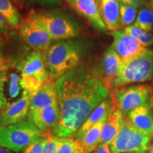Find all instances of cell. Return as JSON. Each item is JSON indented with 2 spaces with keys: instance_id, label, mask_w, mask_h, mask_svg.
<instances>
[{
  "instance_id": "cell-9",
  "label": "cell",
  "mask_w": 153,
  "mask_h": 153,
  "mask_svg": "<svg viewBox=\"0 0 153 153\" xmlns=\"http://www.w3.org/2000/svg\"><path fill=\"white\" fill-rule=\"evenodd\" d=\"M19 33L24 41L34 51H46L52 38L38 19L37 11L30 10L19 26Z\"/></svg>"
},
{
  "instance_id": "cell-4",
  "label": "cell",
  "mask_w": 153,
  "mask_h": 153,
  "mask_svg": "<svg viewBox=\"0 0 153 153\" xmlns=\"http://www.w3.org/2000/svg\"><path fill=\"white\" fill-rule=\"evenodd\" d=\"M22 72V89L33 96L45 83L49 82L45 57L42 51H33L28 53L16 66Z\"/></svg>"
},
{
  "instance_id": "cell-39",
  "label": "cell",
  "mask_w": 153,
  "mask_h": 153,
  "mask_svg": "<svg viewBox=\"0 0 153 153\" xmlns=\"http://www.w3.org/2000/svg\"><path fill=\"white\" fill-rule=\"evenodd\" d=\"M142 1H144L145 4H149L151 1H152V0H142Z\"/></svg>"
},
{
  "instance_id": "cell-30",
  "label": "cell",
  "mask_w": 153,
  "mask_h": 153,
  "mask_svg": "<svg viewBox=\"0 0 153 153\" xmlns=\"http://www.w3.org/2000/svg\"><path fill=\"white\" fill-rule=\"evenodd\" d=\"M9 32V24L1 14H0V35H7Z\"/></svg>"
},
{
  "instance_id": "cell-2",
  "label": "cell",
  "mask_w": 153,
  "mask_h": 153,
  "mask_svg": "<svg viewBox=\"0 0 153 153\" xmlns=\"http://www.w3.org/2000/svg\"><path fill=\"white\" fill-rule=\"evenodd\" d=\"M87 49L83 42L76 40H63L51 45L44 53L49 82L58 79L81 65Z\"/></svg>"
},
{
  "instance_id": "cell-18",
  "label": "cell",
  "mask_w": 153,
  "mask_h": 153,
  "mask_svg": "<svg viewBox=\"0 0 153 153\" xmlns=\"http://www.w3.org/2000/svg\"><path fill=\"white\" fill-rule=\"evenodd\" d=\"M73 9L85 17L95 29L100 32L106 31L107 28L101 18L95 0H76Z\"/></svg>"
},
{
  "instance_id": "cell-31",
  "label": "cell",
  "mask_w": 153,
  "mask_h": 153,
  "mask_svg": "<svg viewBox=\"0 0 153 153\" xmlns=\"http://www.w3.org/2000/svg\"><path fill=\"white\" fill-rule=\"evenodd\" d=\"M91 153H114L111 150L109 145L106 143L100 144L99 146Z\"/></svg>"
},
{
  "instance_id": "cell-23",
  "label": "cell",
  "mask_w": 153,
  "mask_h": 153,
  "mask_svg": "<svg viewBox=\"0 0 153 153\" xmlns=\"http://www.w3.org/2000/svg\"><path fill=\"white\" fill-rule=\"evenodd\" d=\"M0 14H1L11 27L20 25V14L11 0H0Z\"/></svg>"
},
{
  "instance_id": "cell-10",
  "label": "cell",
  "mask_w": 153,
  "mask_h": 153,
  "mask_svg": "<svg viewBox=\"0 0 153 153\" xmlns=\"http://www.w3.org/2000/svg\"><path fill=\"white\" fill-rule=\"evenodd\" d=\"M121 64V59L110 47L104 53L101 60L94 65L91 72L109 91L119 74Z\"/></svg>"
},
{
  "instance_id": "cell-19",
  "label": "cell",
  "mask_w": 153,
  "mask_h": 153,
  "mask_svg": "<svg viewBox=\"0 0 153 153\" xmlns=\"http://www.w3.org/2000/svg\"><path fill=\"white\" fill-rule=\"evenodd\" d=\"M126 115L119 108H114L111 112L108 119L102 126L101 131L100 143L109 145L119 133L125 120Z\"/></svg>"
},
{
  "instance_id": "cell-14",
  "label": "cell",
  "mask_w": 153,
  "mask_h": 153,
  "mask_svg": "<svg viewBox=\"0 0 153 153\" xmlns=\"http://www.w3.org/2000/svg\"><path fill=\"white\" fill-rule=\"evenodd\" d=\"M21 76L16 72L0 76V111L5 110L20 94Z\"/></svg>"
},
{
  "instance_id": "cell-12",
  "label": "cell",
  "mask_w": 153,
  "mask_h": 153,
  "mask_svg": "<svg viewBox=\"0 0 153 153\" xmlns=\"http://www.w3.org/2000/svg\"><path fill=\"white\" fill-rule=\"evenodd\" d=\"M32 96L28 91L24 90L20 99L13 102L0 111V127L14 125L24 120L29 112V104Z\"/></svg>"
},
{
  "instance_id": "cell-25",
  "label": "cell",
  "mask_w": 153,
  "mask_h": 153,
  "mask_svg": "<svg viewBox=\"0 0 153 153\" xmlns=\"http://www.w3.org/2000/svg\"><path fill=\"white\" fill-rule=\"evenodd\" d=\"M57 153H85V152L79 141L70 137H58Z\"/></svg>"
},
{
  "instance_id": "cell-29",
  "label": "cell",
  "mask_w": 153,
  "mask_h": 153,
  "mask_svg": "<svg viewBox=\"0 0 153 153\" xmlns=\"http://www.w3.org/2000/svg\"><path fill=\"white\" fill-rule=\"evenodd\" d=\"M45 141V137L43 136L41 139L38 140L36 143H33L27 148L25 149L23 153H43V145Z\"/></svg>"
},
{
  "instance_id": "cell-21",
  "label": "cell",
  "mask_w": 153,
  "mask_h": 153,
  "mask_svg": "<svg viewBox=\"0 0 153 153\" xmlns=\"http://www.w3.org/2000/svg\"><path fill=\"white\" fill-rule=\"evenodd\" d=\"M108 118L101 120L86 133L79 140L85 153H91L99 146L101 139V131L102 126Z\"/></svg>"
},
{
  "instance_id": "cell-27",
  "label": "cell",
  "mask_w": 153,
  "mask_h": 153,
  "mask_svg": "<svg viewBox=\"0 0 153 153\" xmlns=\"http://www.w3.org/2000/svg\"><path fill=\"white\" fill-rule=\"evenodd\" d=\"M45 141L43 145V153H57L58 137L53 135L50 133H44Z\"/></svg>"
},
{
  "instance_id": "cell-34",
  "label": "cell",
  "mask_w": 153,
  "mask_h": 153,
  "mask_svg": "<svg viewBox=\"0 0 153 153\" xmlns=\"http://www.w3.org/2000/svg\"><path fill=\"white\" fill-rule=\"evenodd\" d=\"M13 2H14L19 7L22 8L24 5V0H11Z\"/></svg>"
},
{
  "instance_id": "cell-22",
  "label": "cell",
  "mask_w": 153,
  "mask_h": 153,
  "mask_svg": "<svg viewBox=\"0 0 153 153\" xmlns=\"http://www.w3.org/2000/svg\"><path fill=\"white\" fill-rule=\"evenodd\" d=\"M133 26L148 33L153 32V9L147 4L139 8L136 20Z\"/></svg>"
},
{
  "instance_id": "cell-17",
  "label": "cell",
  "mask_w": 153,
  "mask_h": 153,
  "mask_svg": "<svg viewBox=\"0 0 153 153\" xmlns=\"http://www.w3.org/2000/svg\"><path fill=\"white\" fill-rule=\"evenodd\" d=\"M153 108L142 106L132 110L126 115L128 119L140 132L153 136Z\"/></svg>"
},
{
  "instance_id": "cell-41",
  "label": "cell",
  "mask_w": 153,
  "mask_h": 153,
  "mask_svg": "<svg viewBox=\"0 0 153 153\" xmlns=\"http://www.w3.org/2000/svg\"><path fill=\"white\" fill-rule=\"evenodd\" d=\"M146 153H149V152H146Z\"/></svg>"
},
{
  "instance_id": "cell-16",
  "label": "cell",
  "mask_w": 153,
  "mask_h": 153,
  "mask_svg": "<svg viewBox=\"0 0 153 153\" xmlns=\"http://www.w3.org/2000/svg\"><path fill=\"white\" fill-rule=\"evenodd\" d=\"M114 105L113 104V101L110 95L104 99L100 104L99 105L87 118L85 123L82 124L79 130L76 132L75 134L72 136L74 139L79 140L85 134L93 127L96 123L101 120L108 118V116L114 108Z\"/></svg>"
},
{
  "instance_id": "cell-24",
  "label": "cell",
  "mask_w": 153,
  "mask_h": 153,
  "mask_svg": "<svg viewBox=\"0 0 153 153\" xmlns=\"http://www.w3.org/2000/svg\"><path fill=\"white\" fill-rule=\"evenodd\" d=\"M120 3V2H119ZM140 7L136 6L120 3V16L121 27L131 26L136 20Z\"/></svg>"
},
{
  "instance_id": "cell-6",
  "label": "cell",
  "mask_w": 153,
  "mask_h": 153,
  "mask_svg": "<svg viewBox=\"0 0 153 153\" xmlns=\"http://www.w3.org/2000/svg\"><path fill=\"white\" fill-rule=\"evenodd\" d=\"M110 96L114 106L125 115L139 106L153 108V82L118 88Z\"/></svg>"
},
{
  "instance_id": "cell-40",
  "label": "cell",
  "mask_w": 153,
  "mask_h": 153,
  "mask_svg": "<svg viewBox=\"0 0 153 153\" xmlns=\"http://www.w3.org/2000/svg\"><path fill=\"white\" fill-rule=\"evenodd\" d=\"M146 152H131V153H146Z\"/></svg>"
},
{
  "instance_id": "cell-5",
  "label": "cell",
  "mask_w": 153,
  "mask_h": 153,
  "mask_svg": "<svg viewBox=\"0 0 153 153\" xmlns=\"http://www.w3.org/2000/svg\"><path fill=\"white\" fill-rule=\"evenodd\" d=\"M43 136V133L30 120L0 127V147L19 152Z\"/></svg>"
},
{
  "instance_id": "cell-37",
  "label": "cell",
  "mask_w": 153,
  "mask_h": 153,
  "mask_svg": "<svg viewBox=\"0 0 153 153\" xmlns=\"http://www.w3.org/2000/svg\"><path fill=\"white\" fill-rule=\"evenodd\" d=\"M148 152L149 153H153V143H149L148 147Z\"/></svg>"
},
{
  "instance_id": "cell-1",
  "label": "cell",
  "mask_w": 153,
  "mask_h": 153,
  "mask_svg": "<svg viewBox=\"0 0 153 153\" xmlns=\"http://www.w3.org/2000/svg\"><path fill=\"white\" fill-rule=\"evenodd\" d=\"M55 89L60 118L50 133L58 137L73 136L91 113L109 95V91L83 64L57 79Z\"/></svg>"
},
{
  "instance_id": "cell-35",
  "label": "cell",
  "mask_w": 153,
  "mask_h": 153,
  "mask_svg": "<svg viewBox=\"0 0 153 153\" xmlns=\"http://www.w3.org/2000/svg\"><path fill=\"white\" fill-rule=\"evenodd\" d=\"M0 153H13L12 151H11L9 149L2 148V147H0Z\"/></svg>"
},
{
  "instance_id": "cell-32",
  "label": "cell",
  "mask_w": 153,
  "mask_h": 153,
  "mask_svg": "<svg viewBox=\"0 0 153 153\" xmlns=\"http://www.w3.org/2000/svg\"><path fill=\"white\" fill-rule=\"evenodd\" d=\"M116 1H118L120 3L128 4L136 6L137 7H142L143 4H145L142 0H116Z\"/></svg>"
},
{
  "instance_id": "cell-8",
  "label": "cell",
  "mask_w": 153,
  "mask_h": 153,
  "mask_svg": "<svg viewBox=\"0 0 153 153\" xmlns=\"http://www.w3.org/2000/svg\"><path fill=\"white\" fill-rule=\"evenodd\" d=\"M151 137L135 128L126 115L119 133L109 144L114 153L146 152Z\"/></svg>"
},
{
  "instance_id": "cell-7",
  "label": "cell",
  "mask_w": 153,
  "mask_h": 153,
  "mask_svg": "<svg viewBox=\"0 0 153 153\" xmlns=\"http://www.w3.org/2000/svg\"><path fill=\"white\" fill-rule=\"evenodd\" d=\"M41 24L53 41H63L75 37L79 33L78 24L68 15L57 10L37 12Z\"/></svg>"
},
{
  "instance_id": "cell-36",
  "label": "cell",
  "mask_w": 153,
  "mask_h": 153,
  "mask_svg": "<svg viewBox=\"0 0 153 153\" xmlns=\"http://www.w3.org/2000/svg\"><path fill=\"white\" fill-rule=\"evenodd\" d=\"M68 3V4L70 6V7H72V8H74V5H75V3L76 1V0H65Z\"/></svg>"
},
{
  "instance_id": "cell-13",
  "label": "cell",
  "mask_w": 153,
  "mask_h": 153,
  "mask_svg": "<svg viewBox=\"0 0 153 153\" xmlns=\"http://www.w3.org/2000/svg\"><path fill=\"white\" fill-rule=\"evenodd\" d=\"M60 108L58 101L43 109L28 113V120L32 122L43 133H51L58 123Z\"/></svg>"
},
{
  "instance_id": "cell-11",
  "label": "cell",
  "mask_w": 153,
  "mask_h": 153,
  "mask_svg": "<svg viewBox=\"0 0 153 153\" xmlns=\"http://www.w3.org/2000/svg\"><path fill=\"white\" fill-rule=\"evenodd\" d=\"M111 35L114 38L111 48L116 51L122 62L138 56L148 50L124 30H115L111 33Z\"/></svg>"
},
{
  "instance_id": "cell-26",
  "label": "cell",
  "mask_w": 153,
  "mask_h": 153,
  "mask_svg": "<svg viewBox=\"0 0 153 153\" xmlns=\"http://www.w3.org/2000/svg\"><path fill=\"white\" fill-rule=\"evenodd\" d=\"M124 30L129 35L133 36L144 47H149L153 45V34L145 31L138 27L132 25L124 28Z\"/></svg>"
},
{
  "instance_id": "cell-33",
  "label": "cell",
  "mask_w": 153,
  "mask_h": 153,
  "mask_svg": "<svg viewBox=\"0 0 153 153\" xmlns=\"http://www.w3.org/2000/svg\"><path fill=\"white\" fill-rule=\"evenodd\" d=\"M36 1L41 2L42 4L48 6H54L59 4L60 3L61 0H36Z\"/></svg>"
},
{
  "instance_id": "cell-38",
  "label": "cell",
  "mask_w": 153,
  "mask_h": 153,
  "mask_svg": "<svg viewBox=\"0 0 153 153\" xmlns=\"http://www.w3.org/2000/svg\"><path fill=\"white\" fill-rule=\"evenodd\" d=\"M148 4V5L149 6V7H151V8H152V9H153V0H152V1H151L149 3V4Z\"/></svg>"
},
{
  "instance_id": "cell-3",
  "label": "cell",
  "mask_w": 153,
  "mask_h": 153,
  "mask_svg": "<svg viewBox=\"0 0 153 153\" xmlns=\"http://www.w3.org/2000/svg\"><path fill=\"white\" fill-rule=\"evenodd\" d=\"M153 79V50L148 49L143 54L122 62L120 72L113 82L111 89L133 83H143Z\"/></svg>"
},
{
  "instance_id": "cell-28",
  "label": "cell",
  "mask_w": 153,
  "mask_h": 153,
  "mask_svg": "<svg viewBox=\"0 0 153 153\" xmlns=\"http://www.w3.org/2000/svg\"><path fill=\"white\" fill-rule=\"evenodd\" d=\"M11 67V60L7 58L4 53V43L0 39V76L7 73Z\"/></svg>"
},
{
  "instance_id": "cell-20",
  "label": "cell",
  "mask_w": 153,
  "mask_h": 153,
  "mask_svg": "<svg viewBox=\"0 0 153 153\" xmlns=\"http://www.w3.org/2000/svg\"><path fill=\"white\" fill-rule=\"evenodd\" d=\"M57 101L55 82H48L32 97L29 104V112L43 109Z\"/></svg>"
},
{
  "instance_id": "cell-15",
  "label": "cell",
  "mask_w": 153,
  "mask_h": 153,
  "mask_svg": "<svg viewBox=\"0 0 153 153\" xmlns=\"http://www.w3.org/2000/svg\"><path fill=\"white\" fill-rule=\"evenodd\" d=\"M100 16L107 29L110 31L121 27L120 3L116 0H95Z\"/></svg>"
}]
</instances>
